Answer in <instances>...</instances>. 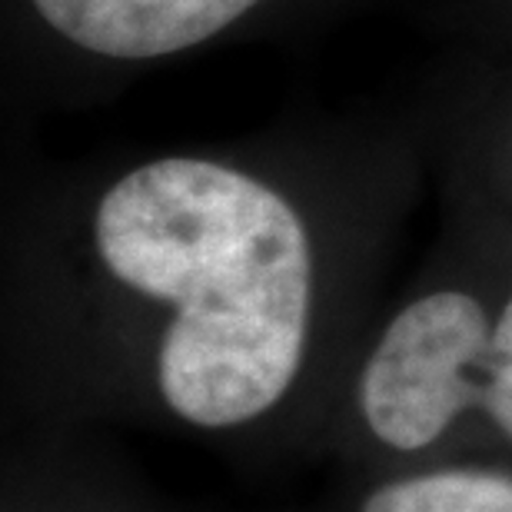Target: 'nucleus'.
Segmentation results:
<instances>
[{
	"instance_id": "obj_5",
	"label": "nucleus",
	"mask_w": 512,
	"mask_h": 512,
	"mask_svg": "<svg viewBox=\"0 0 512 512\" xmlns=\"http://www.w3.org/2000/svg\"><path fill=\"white\" fill-rule=\"evenodd\" d=\"M356 512H512V473L486 463H426L366 489Z\"/></svg>"
},
{
	"instance_id": "obj_1",
	"label": "nucleus",
	"mask_w": 512,
	"mask_h": 512,
	"mask_svg": "<svg viewBox=\"0 0 512 512\" xmlns=\"http://www.w3.org/2000/svg\"><path fill=\"white\" fill-rule=\"evenodd\" d=\"M429 163L419 117H340L20 173L10 373L64 413L213 436L323 413Z\"/></svg>"
},
{
	"instance_id": "obj_4",
	"label": "nucleus",
	"mask_w": 512,
	"mask_h": 512,
	"mask_svg": "<svg viewBox=\"0 0 512 512\" xmlns=\"http://www.w3.org/2000/svg\"><path fill=\"white\" fill-rule=\"evenodd\" d=\"M419 120L433 163L459 173L512 217V50H479Z\"/></svg>"
},
{
	"instance_id": "obj_2",
	"label": "nucleus",
	"mask_w": 512,
	"mask_h": 512,
	"mask_svg": "<svg viewBox=\"0 0 512 512\" xmlns=\"http://www.w3.org/2000/svg\"><path fill=\"white\" fill-rule=\"evenodd\" d=\"M366 449L443 463L449 449L512 453V217L443 170V233L356 353L336 399Z\"/></svg>"
},
{
	"instance_id": "obj_6",
	"label": "nucleus",
	"mask_w": 512,
	"mask_h": 512,
	"mask_svg": "<svg viewBox=\"0 0 512 512\" xmlns=\"http://www.w3.org/2000/svg\"><path fill=\"white\" fill-rule=\"evenodd\" d=\"M7 512H24V509H7ZM34 512H40V509H34ZM50 512V509H47ZM60 512H67V509H60Z\"/></svg>"
},
{
	"instance_id": "obj_3",
	"label": "nucleus",
	"mask_w": 512,
	"mask_h": 512,
	"mask_svg": "<svg viewBox=\"0 0 512 512\" xmlns=\"http://www.w3.org/2000/svg\"><path fill=\"white\" fill-rule=\"evenodd\" d=\"M366 0H0L7 97L90 107L163 64L303 34Z\"/></svg>"
}]
</instances>
